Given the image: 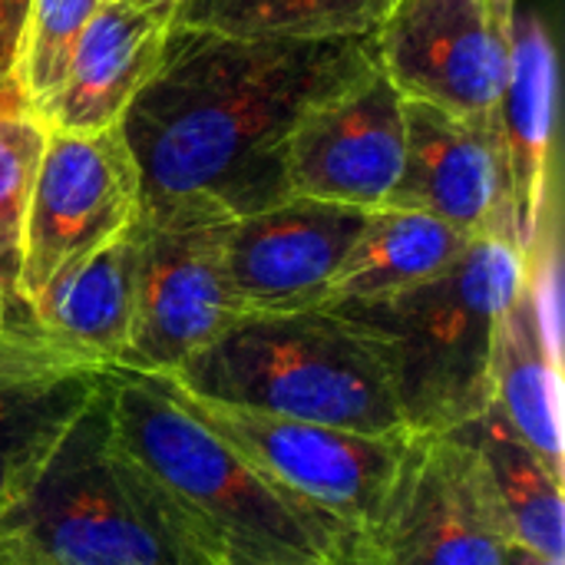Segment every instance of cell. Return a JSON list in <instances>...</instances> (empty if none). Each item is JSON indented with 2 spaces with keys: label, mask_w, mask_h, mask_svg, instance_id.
Here are the masks:
<instances>
[{
  "label": "cell",
  "mask_w": 565,
  "mask_h": 565,
  "mask_svg": "<svg viewBox=\"0 0 565 565\" xmlns=\"http://www.w3.org/2000/svg\"><path fill=\"white\" fill-rule=\"evenodd\" d=\"M169 30L172 13L103 0L73 50L60 89L40 109L43 122L83 136L119 129L126 109L156 73Z\"/></svg>",
  "instance_id": "15"
},
{
  "label": "cell",
  "mask_w": 565,
  "mask_h": 565,
  "mask_svg": "<svg viewBox=\"0 0 565 565\" xmlns=\"http://www.w3.org/2000/svg\"><path fill=\"white\" fill-rule=\"evenodd\" d=\"M0 565H205L119 454L109 381L0 503Z\"/></svg>",
  "instance_id": "4"
},
{
  "label": "cell",
  "mask_w": 565,
  "mask_h": 565,
  "mask_svg": "<svg viewBox=\"0 0 565 565\" xmlns=\"http://www.w3.org/2000/svg\"><path fill=\"white\" fill-rule=\"evenodd\" d=\"M10 324H13V321H10ZM0 328H3V321H0Z\"/></svg>",
  "instance_id": "29"
},
{
  "label": "cell",
  "mask_w": 565,
  "mask_h": 565,
  "mask_svg": "<svg viewBox=\"0 0 565 565\" xmlns=\"http://www.w3.org/2000/svg\"><path fill=\"white\" fill-rule=\"evenodd\" d=\"M503 3H513V0H503Z\"/></svg>",
  "instance_id": "28"
},
{
  "label": "cell",
  "mask_w": 565,
  "mask_h": 565,
  "mask_svg": "<svg viewBox=\"0 0 565 565\" xmlns=\"http://www.w3.org/2000/svg\"><path fill=\"white\" fill-rule=\"evenodd\" d=\"M454 434L477 454L510 546L546 559H563V477L553 473L546 460L493 407Z\"/></svg>",
  "instance_id": "20"
},
{
  "label": "cell",
  "mask_w": 565,
  "mask_h": 565,
  "mask_svg": "<svg viewBox=\"0 0 565 565\" xmlns=\"http://www.w3.org/2000/svg\"><path fill=\"white\" fill-rule=\"evenodd\" d=\"M136 218L139 175L119 129L83 136L46 126L20 235V308Z\"/></svg>",
  "instance_id": "9"
},
{
  "label": "cell",
  "mask_w": 565,
  "mask_h": 565,
  "mask_svg": "<svg viewBox=\"0 0 565 565\" xmlns=\"http://www.w3.org/2000/svg\"><path fill=\"white\" fill-rule=\"evenodd\" d=\"M523 281L526 252L480 235L424 285L324 311L371 348L407 437L454 434L490 407L497 328Z\"/></svg>",
  "instance_id": "3"
},
{
  "label": "cell",
  "mask_w": 565,
  "mask_h": 565,
  "mask_svg": "<svg viewBox=\"0 0 565 565\" xmlns=\"http://www.w3.org/2000/svg\"><path fill=\"white\" fill-rule=\"evenodd\" d=\"M507 565H563V559H546V556H536V553H526V550H513Z\"/></svg>",
  "instance_id": "25"
},
{
  "label": "cell",
  "mask_w": 565,
  "mask_h": 565,
  "mask_svg": "<svg viewBox=\"0 0 565 565\" xmlns=\"http://www.w3.org/2000/svg\"><path fill=\"white\" fill-rule=\"evenodd\" d=\"M113 437L205 565H328L354 533L262 477L152 377L109 374Z\"/></svg>",
  "instance_id": "2"
},
{
  "label": "cell",
  "mask_w": 565,
  "mask_h": 565,
  "mask_svg": "<svg viewBox=\"0 0 565 565\" xmlns=\"http://www.w3.org/2000/svg\"><path fill=\"white\" fill-rule=\"evenodd\" d=\"M473 235L411 209H374L344 258L324 308L367 305L447 271Z\"/></svg>",
  "instance_id": "19"
},
{
  "label": "cell",
  "mask_w": 565,
  "mask_h": 565,
  "mask_svg": "<svg viewBox=\"0 0 565 565\" xmlns=\"http://www.w3.org/2000/svg\"><path fill=\"white\" fill-rule=\"evenodd\" d=\"M404 149V96L374 66L298 122L285 152L288 189L361 212L384 209L401 179Z\"/></svg>",
  "instance_id": "11"
},
{
  "label": "cell",
  "mask_w": 565,
  "mask_h": 565,
  "mask_svg": "<svg viewBox=\"0 0 565 565\" xmlns=\"http://www.w3.org/2000/svg\"><path fill=\"white\" fill-rule=\"evenodd\" d=\"M374 66V33L245 40L172 26L119 122L139 175V222L228 225L285 202L291 132Z\"/></svg>",
  "instance_id": "1"
},
{
  "label": "cell",
  "mask_w": 565,
  "mask_h": 565,
  "mask_svg": "<svg viewBox=\"0 0 565 565\" xmlns=\"http://www.w3.org/2000/svg\"><path fill=\"white\" fill-rule=\"evenodd\" d=\"M132 7H142V10H162V13H172L175 20V10H179V0H126Z\"/></svg>",
  "instance_id": "26"
},
{
  "label": "cell",
  "mask_w": 565,
  "mask_h": 565,
  "mask_svg": "<svg viewBox=\"0 0 565 565\" xmlns=\"http://www.w3.org/2000/svg\"><path fill=\"white\" fill-rule=\"evenodd\" d=\"M328 565H361L358 553H354V543H351V546H348V550H344V553H341V556H338L334 563H328Z\"/></svg>",
  "instance_id": "27"
},
{
  "label": "cell",
  "mask_w": 565,
  "mask_h": 565,
  "mask_svg": "<svg viewBox=\"0 0 565 565\" xmlns=\"http://www.w3.org/2000/svg\"><path fill=\"white\" fill-rule=\"evenodd\" d=\"M109 374L26 321L0 328V503L46 460Z\"/></svg>",
  "instance_id": "14"
},
{
  "label": "cell",
  "mask_w": 565,
  "mask_h": 565,
  "mask_svg": "<svg viewBox=\"0 0 565 565\" xmlns=\"http://www.w3.org/2000/svg\"><path fill=\"white\" fill-rule=\"evenodd\" d=\"M46 142V122L23 93L17 73L0 76V321H23L17 301L23 215Z\"/></svg>",
  "instance_id": "22"
},
{
  "label": "cell",
  "mask_w": 565,
  "mask_h": 565,
  "mask_svg": "<svg viewBox=\"0 0 565 565\" xmlns=\"http://www.w3.org/2000/svg\"><path fill=\"white\" fill-rule=\"evenodd\" d=\"M563 334L543 318L526 281L500 318L490 407L565 480L563 463Z\"/></svg>",
  "instance_id": "17"
},
{
  "label": "cell",
  "mask_w": 565,
  "mask_h": 565,
  "mask_svg": "<svg viewBox=\"0 0 565 565\" xmlns=\"http://www.w3.org/2000/svg\"><path fill=\"white\" fill-rule=\"evenodd\" d=\"M142 258V225L139 218L60 271L43 291L23 305V321L63 351L116 371L136 315V285Z\"/></svg>",
  "instance_id": "16"
},
{
  "label": "cell",
  "mask_w": 565,
  "mask_h": 565,
  "mask_svg": "<svg viewBox=\"0 0 565 565\" xmlns=\"http://www.w3.org/2000/svg\"><path fill=\"white\" fill-rule=\"evenodd\" d=\"M516 7L503 0H394L374 30L391 86L463 119H490L513 66Z\"/></svg>",
  "instance_id": "8"
},
{
  "label": "cell",
  "mask_w": 565,
  "mask_h": 565,
  "mask_svg": "<svg viewBox=\"0 0 565 565\" xmlns=\"http://www.w3.org/2000/svg\"><path fill=\"white\" fill-rule=\"evenodd\" d=\"M553 113L556 56L543 20L516 17L513 66L500 99V132L510 159L513 209L523 252H530L543 215L556 202L553 189Z\"/></svg>",
  "instance_id": "18"
},
{
  "label": "cell",
  "mask_w": 565,
  "mask_h": 565,
  "mask_svg": "<svg viewBox=\"0 0 565 565\" xmlns=\"http://www.w3.org/2000/svg\"><path fill=\"white\" fill-rule=\"evenodd\" d=\"M394 0H179L172 26L245 40H331L374 33Z\"/></svg>",
  "instance_id": "21"
},
{
  "label": "cell",
  "mask_w": 565,
  "mask_h": 565,
  "mask_svg": "<svg viewBox=\"0 0 565 565\" xmlns=\"http://www.w3.org/2000/svg\"><path fill=\"white\" fill-rule=\"evenodd\" d=\"M99 3L103 0H30L13 73L36 113L60 89L73 50Z\"/></svg>",
  "instance_id": "23"
},
{
  "label": "cell",
  "mask_w": 565,
  "mask_h": 565,
  "mask_svg": "<svg viewBox=\"0 0 565 565\" xmlns=\"http://www.w3.org/2000/svg\"><path fill=\"white\" fill-rule=\"evenodd\" d=\"M361 565H507L510 536L477 454L457 434L407 437L371 523Z\"/></svg>",
  "instance_id": "6"
},
{
  "label": "cell",
  "mask_w": 565,
  "mask_h": 565,
  "mask_svg": "<svg viewBox=\"0 0 565 565\" xmlns=\"http://www.w3.org/2000/svg\"><path fill=\"white\" fill-rule=\"evenodd\" d=\"M222 238L225 225H142L136 315L113 374L172 377L245 315L228 288Z\"/></svg>",
  "instance_id": "10"
},
{
  "label": "cell",
  "mask_w": 565,
  "mask_h": 565,
  "mask_svg": "<svg viewBox=\"0 0 565 565\" xmlns=\"http://www.w3.org/2000/svg\"><path fill=\"white\" fill-rule=\"evenodd\" d=\"M30 0H0V76L13 73Z\"/></svg>",
  "instance_id": "24"
},
{
  "label": "cell",
  "mask_w": 565,
  "mask_h": 565,
  "mask_svg": "<svg viewBox=\"0 0 565 565\" xmlns=\"http://www.w3.org/2000/svg\"><path fill=\"white\" fill-rule=\"evenodd\" d=\"M166 381L202 401L367 437H407L371 348L324 308L242 315Z\"/></svg>",
  "instance_id": "5"
},
{
  "label": "cell",
  "mask_w": 565,
  "mask_h": 565,
  "mask_svg": "<svg viewBox=\"0 0 565 565\" xmlns=\"http://www.w3.org/2000/svg\"><path fill=\"white\" fill-rule=\"evenodd\" d=\"M404 169L384 209L424 212L473 238L493 235L523 248L500 113L463 119L404 99Z\"/></svg>",
  "instance_id": "13"
},
{
  "label": "cell",
  "mask_w": 565,
  "mask_h": 565,
  "mask_svg": "<svg viewBox=\"0 0 565 565\" xmlns=\"http://www.w3.org/2000/svg\"><path fill=\"white\" fill-rule=\"evenodd\" d=\"M152 381L262 477L338 520L351 533H361L371 523L407 444V437H367L281 414L202 401L166 377Z\"/></svg>",
  "instance_id": "7"
},
{
  "label": "cell",
  "mask_w": 565,
  "mask_h": 565,
  "mask_svg": "<svg viewBox=\"0 0 565 565\" xmlns=\"http://www.w3.org/2000/svg\"><path fill=\"white\" fill-rule=\"evenodd\" d=\"M367 212L288 195L225 225L222 262L245 315L318 311L351 255Z\"/></svg>",
  "instance_id": "12"
}]
</instances>
